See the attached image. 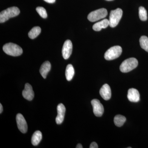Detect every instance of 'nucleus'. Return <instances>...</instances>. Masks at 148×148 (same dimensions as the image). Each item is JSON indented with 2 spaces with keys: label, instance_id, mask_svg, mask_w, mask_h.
Wrapping results in <instances>:
<instances>
[{
  "label": "nucleus",
  "instance_id": "nucleus-13",
  "mask_svg": "<svg viewBox=\"0 0 148 148\" xmlns=\"http://www.w3.org/2000/svg\"><path fill=\"white\" fill-rule=\"evenodd\" d=\"M100 94L104 100L108 101L111 97V90L110 87L108 84L103 85L100 90Z\"/></svg>",
  "mask_w": 148,
  "mask_h": 148
},
{
  "label": "nucleus",
  "instance_id": "nucleus-20",
  "mask_svg": "<svg viewBox=\"0 0 148 148\" xmlns=\"http://www.w3.org/2000/svg\"><path fill=\"white\" fill-rule=\"evenodd\" d=\"M140 45L141 48L148 52V38L146 36H142L140 38Z\"/></svg>",
  "mask_w": 148,
  "mask_h": 148
},
{
  "label": "nucleus",
  "instance_id": "nucleus-11",
  "mask_svg": "<svg viewBox=\"0 0 148 148\" xmlns=\"http://www.w3.org/2000/svg\"><path fill=\"white\" fill-rule=\"evenodd\" d=\"M22 95L26 100L31 101L34 96V93L32 86L29 83H26L24 90L22 91Z\"/></svg>",
  "mask_w": 148,
  "mask_h": 148
},
{
  "label": "nucleus",
  "instance_id": "nucleus-23",
  "mask_svg": "<svg viewBox=\"0 0 148 148\" xmlns=\"http://www.w3.org/2000/svg\"><path fill=\"white\" fill-rule=\"evenodd\" d=\"M89 148H98V147L97 143H95V142H92V143H91V144H90Z\"/></svg>",
  "mask_w": 148,
  "mask_h": 148
},
{
  "label": "nucleus",
  "instance_id": "nucleus-2",
  "mask_svg": "<svg viewBox=\"0 0 148 148\" xmlns=\"http://www.w3.org/2000/svg\"><path fill=\"white\" fill-rule=\"evenodd\" d=\"M3 49L7 54L12 56H19L23 53L22 48L13 43L6 44L3 46Z\"/></svg>",
  "mask_w": 148,
  "mask_h": 148
},
{
  "label": "nucleus",
  "instance_id": "nucleus-22",
  "mask_svg": "<svg viewBox=\"0 0 148 148\" xmlns=\"http://www.w3.org/2000/svg\"><path fill=\"white\" fill-rule=\"evenodd\" d=\"M36 10L39 14L43 18H46L47 16V13L45 9L42 7H38L36 8Z\"/></svg>",
  "mask_w": 148,
  "mask_h": 148
},
{
  "label": "nucleus",
  "instance_id": "nucleus-16",
  "mask_svg": "<svg viewBox=\"0 0 148 148\" xmlns=\"http://www.w3.org/2000/svg\"><path fill=\"white\" fill-rule=\"evenodd\" d=\"M42 139V132L37 130L34 133L32 138V143L34 146H37L39 144Z\"/></svg>",
  "mask_w": 148,
  "mask_h": 148
},
{
  "label": "nucleus",
  "instance_id": "nucleus-6",
  "mask_svg": "<svg viewBox=\"0 0 148 148\" xmlns=\"http://www.w3.org/2000/svg\"><path fill=\"white\" fill-rule=\"evenodd\" d=\"M108 11L106 9H99L89 13L87 18L89 21L95 22L105 18L108 15Z\"/></svg>",
  "mask_w": 148,
  "mask_h": 148
},
{
  "label": "nucleus",
  "instance_id": "nucleus-8",
  "mask_svg": "<svg viewBox=\"0 0 148 148\" xmlns=\"http://www.w3.org/2000/svg\"><path fill=\"white\" fill-rule=\"evenodd\" d=\"M16 121L18 129L22 133H26L28 130L27 121L21 114L16 115Z\"/></svg>",
  "mask_w": 148,
  "mask_h": 148
},
{
  "label": "nucleus",
  "instance_id": "nucleus-4",
  "mask_svg": "<svg viewBox=\"0 0 148 148\" xmlns=\"http://www.w3.org/2000/svg\"><path fill=\"white\" fill-rule=\"evenodd\" d=\"M123 14V11L121 9L117 8L112 10L109 17V26L112 28L116 27L118 24Z\"/></svg>",
  "mask_w": 148,
  "mask_h": 148
},
{
  "label": "nucleus",
  "instance_id": "nucleus-7",
  "mask_svg": "<svg viewBox=\"0 0 148 148\" xmlns=\"http://www.w3.org/2000/svg\"><path fill=\"white\" fill-rule=\"evenodd\" d=\"M91 105L93 108V113L95 116H101L104 112V107L100 101L98 99H93L91 101Z\"/></svg>",
  "mask_w": 148,
  "mask_h": 148
},
{
  "label": "nucleus",
  "instance_id": "nucleus-19",
  "mask_svg": "<svg viewBox=\"0 0 148 148\" xmlns=\"http://www.w3.org/2000/svg\"><path fill=\"white\" fill-rule=\"evenodd\" d=\"M41 32V29L40 27H34L29 32L28 35H29V36L30 38L32 39H34L36 38L40 34Z\"/></svg>",
  "mask_w": 148,
  "mask_h": 148
},
{
  "label": "nucleus",
  "instance_id": "nucleus-27",
  "mask_svg": "<svg viewBox=\"0 0 148 148\" xmlns=\"http://www.w3.org/2000/svg\"><path fill=\"white\" fill-rule=\"evenodd\" d=\"M106 1H113V0H106Z\"/></svg>",
  "mask_w": 148,
  "mask_h": 148
},
{
  "label": "nucleus",
  "instance_id": "nucleus-12",
  "mask_svg": "<svg viewBox=\"0 0 148 148\" xmlns=\"http://www.w3.org/2000/svg\"><path fill=\"white\" fill-rule=\"evenodd\" d=\"M127 97L130 102L136 103L140 100V95L139 91L134 88H130L128 90Z\"/></svg>",
  "mask_w": 148,
  "mask_h": 148
},
{
  "label": "nucleus",
  "instance_id": "nucleus-5",
  "mask_svg": "<svg viewBox=\"0 0 148 148\" xmlns=\"http://www.w3.org/2000/svg\"><path fill=\"white\" fill-rule=\"evenodd\" d=\"M122 52L121 47L115 46L112 47L106 51L104 55V57L106 60L110 61L119 57Z\"/></svg>",
  "mask_w": 148,
  "mask_h": 148
},
{
  "label": "nucleus",
  "instance_id": "nucleus-18",
  "mask_svg": "<svg viewBox=\"0 0 148 148\" xmlns=\"http://www.w3.org/2000/svg\"><path fill=\"white\" fill-rule=\"evenodd\" d=\"M126 121L125 117L121 115H117L114 118V121L115 124L118 127H121Z\"/></svg>",
  "mask_w": 148,
  "mask_h": 148
},
{
  "label": "nucleus",
  "instance_id": "nucleus-21",
  "mask_svg": "<svg viewBox=\"0 0 148 148\" xmlns=\"http://www.w3.org/2000/svg\"><path fill=\"white\" fill-rule=\"evenodd\" d=\"M139 15L140 18L142 21H145L147 19V13L145 8L140 7L139 8Z\"/></svg>",
  "mask_w": 148,
  "mask_h": 148
},
{
  "label": "nucleus",
  "instance_id": "nucleus-15",
  "mask_svg": "<svg viewBox=\"0 0 148 148\" xmlns=\"http://www.w3.org/2000/svg\"><path fill=\"white\" fill-rule=\"evenodd\" d=\"M51 69V65L50 62L48 61H45L41 66L40 69V73L44 79L46 78L49 72Z\"/></svg>",
  "mask_w": 148,
  "mask_h": 148
},
{
  "label": "nucleus",
  "instance_id": "nucleus-17",
  "mask_svg": "<svg viewBox=\"0 0 148 148\" xmlns=\"http://www.w3.org/2000/svg\"><path fill=\"white\" fill-rule=\"evenodd\" d=\"M75 74V70L73 66L71 64H69L66 67V79L70 81L73 78V77Z\"/></svg>",
  "mask_w": 148,
  "mask_h": 148
},
{
  "label": "nucleus",
  "instance_id": "nucleus-3",
  "mask_svg": "<svg viewBox=\"0 0 148 148\" xmlns=\"http://www.w3.org/2000/svg\"><path fill=\"white\" fill-rule=\"evenodd\" d=\"M138 62L135 58H130L125 60L120 66L121 71L123 73H128L137 68Z\"/></svg>",
  "mask_w": 148,
  "mask_h": 148
},
{
  "label": "nucleus",
  "instance_id": "nucleus-26",
  "mask_svg": "<svg viewBox=\"0 0 148 148\" xmlns=\"http://www.w3.org/2000/svg\"><path fill=\"white\" fill-rule=\"evenodd\" d=\"M76 148H82V146L81 144H78L77 145L76 147Z\"/></svg>",
  "mask_w": 148,
  "mask_h": 148
},
{
  "label": "nucleus",
  "instance_id": "nucleus-1",
  "mask_svg": "<svg viewBox=\"0 0 148 148\" xmlns=\"http://www.w3.org/2000/svg\"><path fill=\"white\" fill-rule=\"evenodd\" d=\"M20 12L19 9L16 7H12L2 11L0 13V22L4 23L10 18L17 16Z\"/></svg>",
  "mask_w": 148,
  "mask_h": 148
},
{
  "label": "nucleus",
  "instance_id": "nucleus-25",
  "mask_svg": "<svg viewBox=\"0 0 148 148\" xmlns=\"http://www.w3.org/2000/svg\"><path fill=\"white\" fill-rule=\"evenodd\" d=\"M3 111V107L2 104H0V113L1 114Z\"/></svg>",
  "mask_w": 148,
  "mask_h": 148
},
{
  "label": "nucleus",
  "instance_id": "nucleus-10",
  "mask_svg": "<svg viewBox=\"0 0 148 148\" xmlns=\"http://www.w3.org/2000/svg\"><path fill=\"white\" fill-rule=\"evenodd\" d=\"M57 114L56 118V122L57 124H61L64 120L66 112V108L62 103H60L57 106Z\"/></svg>",
  "mask_w": 148,
  "mask_h": 148
},
{
  "label": "nucleus",
  "instance_id": "nucleus-14",
  "mask_svg": "<svg viewBox=\"0 0 148 148\" xmlns=\"http://www.w3.org/2000/svg\"><path fill=\"white\" fill-rule=\"evenodd\" d=\"M110 23L108 19H104L101 21L95 23L92 26V29L96 32L101 31L103 29H106L109 26Z\"/></svg>",
  "mask_w": 148,
  "mask_h": 148
},
{
  "label": "nucleus",
  "instance_id": "nucleus-24",
  "mask_svg": "<svg viewBox=\"0 0 148 148\" xmlns=\"http://www.w3.org/2000/svg\"><path fill=\"white\" fill-rule=\"evenodd\" d=\"M44 1L49 3H53L55 2L56 0H44Z\"/></svg>",
  "mask_w": 148,
  "mask_h": 148
},
{
  "label": "nucleus",
  "instance_id": "nucleus-9",
  "mask_svg": "<svg viewBox=\"0 0 148 148\" xmlns=\"http://www.w3.org/2000/svg\"><path fill=\"white\" fill-rule=\"evenodd\" d=\"M73 50V44L70 40H66L64 42L62 48V53L63 58L64 59H68L71 55Z\"/></svg>",
  "mask_w": 148,
  "mask_h": 148
}]
</instances>
